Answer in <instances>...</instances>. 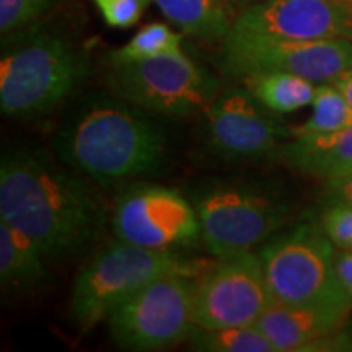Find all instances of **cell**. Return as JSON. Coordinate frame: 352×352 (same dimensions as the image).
I'll use <instances>...</instances> for the list:
<instances>
[{
  "label": "cell",
  "mask_w": 352,
  "mask_h": 352,
  "mask_svg": "<svg viewBox=\"0 0 352 352\" xmlns=\"http://www.w3.org/2000/svg\"><path fill=\"white\" fill-rule=\"evenodd\" d=\"M0 220L36 241L50 261L85 253L107 228L98 192L38 151H7L0 160Z\"/></svg>",
  "instance_id": "obj_1"
},
{
  "label": "cell",
  "mask_w": 352,
  "mask_h": 352,
  "mask_svg": "<svg viewBox=\"0 0 352 352\" xmlns=\"http://www.w3.org/2000/svg\"><path fill=\"white\" fill-rule=\"evenodd\" d=\"M57 157L94 182L114 184L153 173L165 155L164 134L138 107L118 100H90L54 138Z\"/></svg>",
  "instance_id": "obj_2"
},
{
  "label": "cell",
  "mask_w": 352,
  "mask_h": 352,
  "mask_svg": "<svg viewBox=\"0 0 352 352\" xmlns=\"http://www.w3.org/2000/svg\"><path fill=\"white\" fill-rule=\"evenodd\" d=\"M0 109L8 118L44 116L76 91L87 57L60 34L33 25L2 38Z\"/></svg>",
  "instance_id": "obj_3"
},
{
  "label": "cell",
  "mask_w": 352,
  "mask_h": 352,
  "mask_svg": "<svg viewBox=\"0 0 352 352\" xmlns=\"http://www.w3.org/2000/svg\"><path fill=\"white\" fill-rule=\"evenodd\" d=\"M212 264L118 240L96 254L74 280L70 320L85 334L144 285L162 276L201 277Z\"/></svg>",
  "instance_id": "obj_4"
},
{
  "label": "cell",
  "mask_w": 352,
  "mask_h": 352,
  "mask_svg": "<svg viewBox=\"0 0 352 352\" xmlns=\"http://www.w3.org/2000/svg\"><path fill=\"white\" fill-rule=\"evenodd\" d=\"M334 248L315 223H300L272 235L258 254L276 300L352 310V302L338 283Z\"/></svg>",
  "instance_id": "obj_5"
},
{
  "label": "cell",
  "mask_w": 352,
  "mask_h": 352,
  "mask_svg": "<svg viewBox=\"0 0 352 352\" xmlns=\"http://www.w3.org/2000/svg\"><path fill=\"white\" fill-rule=\"evenodd\" d=\"M201 241L215 259L253 252L287 222L289 208L266 189L236 182H214L192 191Z\"/></svg>",
  "instance_id": "obj_6"
},
{
  "label": "cell",
  "mask_w": 352,
  "mask_h": 352,
  "mask_svg": "<svg viewBox=\"0 0 352 352\" xmlns=\"http://www.w3.org/2000/svg\"><path fill=\"white\" fill-rule=\"evenodd\" d=\"M108 83L127 103L168 118L206 111L217 96V80L183 51L138 63L111 64Z\"/></svg>",
  "instance_id": "obj_7"
},
{
  "label": "cell",
  "mask_w": 352,
  "mask_h": 352,
  "mask_svg": "<svg viewBox=\"0 0 352 352\" xmlns=\"http://www.w3.org/2000/svg\"><path fill=\"white\" fill-rule=\"evenodd\" d=\"M196 279L183 274L162 276L132 294L108 315L113 341L131 351H162L188 340L196 327Z\"/></svg>",
  "instance_id": "obj_8"
},
{
  "label": "cell",
  "mask_w": 352,
  "mask_h": 352,
  "mask_svg": "<svg viewBox=\"0 0 352 352\" xmlns=\"http://www.w3.org/2000/svg\"><path fill=\"white\" fill-rule=\"evenodd\" d=\"M220 63L230 77L285 72L318 85L333 82L352 69V39L338 36L292 41L226 36Z\"/></svg>",
  "instance_id": "obj_9"
},
{
  "label": "cell",
  "mask_w": 352,
  "mask_h": 352,
  "mask_svg": "<svg viewBox=\"0 0 352 352\" xmlns=\"http://www.w3.org/2000/svg\"><path fill=\"white\" fill-rule=\"evenodd\" d=\"M111 227L118 240L171 252L201 240V223L191 199L176 189L151 183H134L114 201Z\"/></svg>",
  "instance_id": "obj_10"
},
{
  "label": "cell",
  "mask_w": 352,
  "mask_h": 352,
  "mask_svg": "<svg viewBox=\"0 0 352 352\" xmlns=\"http://www.w3.org/2000/svg\"><path fill=\"white\" fill-rule=\"evenodd\" d=\"M274 302L261 258L245 252L215 259L197 277L192 316L196 327L206 329L252 327Z\"/></svg>",
  "instance_id": "obj_11"
},
{
  "label": "cell",
  "mask_w": 352,
  "mask_h": 352,
  "mask_svg": "<svg viewBox=\"0 0 352 352\" xmlns=\"http://www.w3.org/2000/svg\"><path fill=\"white\" fill-rule=\"evenodd\" d=\"M285 126L252 95L233 87L206 108V140L215 155L227 160H258L277 152Z\"/></svg>",
  "instance_id": "obj_12"
},
{
  "label": "cell",
  "mask_w": 352,
  "mask_h": 352,
  "mask_svg": "<svg viewBox=\"0 0 352 352\" xmlns=\"http://www.w3.org/2000/svg\"><path fill=\"white\" fill-rule=\"evenodd\" d=\"M352 8L336 0H259L233 19L227 36L263 39H351Z\"/></svg>",
  "instance_id": "obj_13"
},
{
  "label": "cell",
  "mask_w": 352,
  "mask_h": 352,
  "mask_svg": "<svg viewBox=\"0 0 352 352\" xmlns=\"http://www.w3.org/2000/svg\"><path fill=\"white\" fill-rule=\"evenodd\" d=\"M351 310L274 302L256 321L276 352L320 351L336 344V336Z\"/></svg>",
  "instance_id": "obj_14"
},
{
  "label": "cell",
  "mask_w": 352,
  "mask_h": 352,
  "mask_svg": "<svg viewBox=\"0 0 352 352\" xmlns=\"http://www.w3.org/2000/svg\"><path fill=\"white\" fill-rule=\"evenodd\" d=\"M285 165L328 179L352 173V127L294 138L277 148Z\"/></svg>",
  "instance_id": "obj_15"
},
{
  "label": "cell",
  "mask_w": 352,
  "mask_h": 352,
  "mask_svg": "<svg viewBox=\"0 0 352 352\" xmlns=\"http://www.w3.org/2000/svg\"><path fill=\"white\" fill-rule=\"evenodd\" d=\"M47 261L36 241L0 220V284L3 292H36L50 279Z\"/></svg>",
  "instance_id": "obj_16"
},
{
  "label": "cell",
  "mask_w": 352,
  "mask_h": 352,
  "mask_svg": "<svg viewBox=\"0 0 352 352\" xmlns=\"http://www.w3.org/2000/svg\"><path fill=\"white\" fill-rule=\"evenodd\" d=\"M171 23L199 39H222L230 32L232 8L222 0H152Z\"/></svg>",
  "instance_id": "obj_17"
},
{
  "label": "cell",
  "mask_w": 352,
  "mask_h": 352,
  "mask_svg": "<svg viewBox=\"0 0 352 352\" xmlns=\"http://www.w3.org/2000/svg\"><path fill=\"white\" fill-rule=\"evenodd\" d=\"M243 82L254 98L276 114H289L308 107L316 91V83L285 72L258 74L243 78Z\"/></svg>",
  "instance_id": "obj_18"
},
{
  "label": "cell",
  "mask_w": 352,
  "mask_h": 352,
  "mask_svg": "<svg viewBox=\"0 0 352 352\" xmlns=\"http://www.w3.org/2000/svg\"><path fill=\"white\" fill-rule=\"evenodd\" d=\"M311 108H314L311 116L305 122L290 129L294 138L352 127V109L349 103L331 82L316 85Z\"/></svg>",
  "instance_id": "obj_19"
},
{
  "label": "cell",
  "mask_w": 352,
  "mask_h": 352,
  "mask_svg": "<svg viewBox=\"0 0 352 352\" xmlns=\"http://www.w3.org/2000/svg\"><path fill=\"white\" fill-rule=\"evenodd\" d=\"M188 342L192 349L202 352H276L256 324L219 329L195 327L189 333Z\"/></svg>",
  "instance_id": "obj_20"
},
{
  "label": "cell",
  "mask_w": 352,
  "mask_h": 352,
  "mask_svg": "<svg viewBox=\"0 0 352 352\" xmlns=\"http://www.w3.org/2000/svg\"><path fill=\"white\" fill-rule=\"evenodd\" d=\"M183 36L168 25L148 23L142 26L124 46L109 52V64H127L182 52Z\"/></svg>",
  "instance_id": "obj_21"
},
{
  "label": "cell",
  "mask_w": 352,
  "mask_h": 352,
  "mask_svg": "<svg viewBox=\"0 0 352 352\" xmlns=\"http://www.w3.org/2000/svg\"><path fill=\"white\" fill-rule=\"evenodd\" d=\"M60 0H0V33L3 36L36 25Z\"/></svg>",
  "instance_id": "obj_22"
},
{
  "label": "cell",
  "mask_w": 352,
  "mask_h": 352,
  "mask_svg": "<svg viewBox=\"0 0 352 352\" xmlns=\"http://www.w3.org/2000/svg\"><path fill=\"white\" fill-rule=\"evenodd\" d=\"M101 19L111 28L126 30L138 25L152 0H91Z\"/></svg>",
  "instance_id": "obj_23"
},
{
  "label": "cell",
  "mask_w": 352,
  "mask_h": 352,
  "mask_svg": "<svg viewBox=\"0 0 352 352\" xmlns=\"http://www.w3.org/2000/svg\"><path fill=\"white\" fill-rule=\"evenodd\" d=\"M320 226L338 250H352V206L329 204Z\"/></svg>",
  "instance_id": "obj_24"
},
{
  "label": "cell",
  "mask_w": 352,
  "mask_h": 352,
  "mask_svg": "<svg viewBox=\"0 0 352 352\" xmlns=\"http://www.w3.org/2000/svg\"><path fill=\"white\" fill-rule=\"evenodd\" d=\"M327 197L329 204H346L352 206V173L333 178L327 182Z\"/></svg>",
  "instance_id": "obj_25"
},
{
  "label": "cell",
  "mask_w": 352,
  "mask_h": 352,
  "mask_svg": "<svg viewBox=\"0 0 352 352\" xmlns=\"http://www.w3.org/2000/svg\"><path fill=\"white\" fill-rule=\"evenodd\" d=\"M334 267L342 292L352 302V250H340L334 258Z\"/></svg>",
  "instance_id": "obj_26"
},
{
  "label": "cell",
  "mask_w": 352,
  "mask_h": 352,
  "mask_svg": "<svg viewBox=\"0 0 352 352\" xmlns=\"http://www.w3.org/2000/svg\"><path fill=\"white\" fill-rule=\"evenodd\" d=\"M331 83L341 91L342 95H344V98L347 100V103H349V107L352 109V69L342 72L341 76L334 78Z\"/></svg>",
  "instance_id": "obj_27"
},
{
  "label": "cell",
  "mask_w": 352,
  "mask_h": 352,
  "mask_svg": "<svg viewBox=\"0 0 352 352\" xmlns=\"http://www.w3.org/2000/svg\"><path fill=\"white\" fill-rule=\"evenodd\" d=\"M222 2H226L227 6H230V7H233V6L246 7V6H252V3L259 2V0H222Z\"/></svg>",
  "instance_id": "obj_28"
},
{
  "label": "cell",
  "mask_w": 352,
  "mask_h": 352,
  "mask_svg": "<svg viewBox=\"0 0 352 352\" xmlns=\"http://www.w3.org/2000/svg\"><path fill=\"white\" fill-rule=\"evenodd\" d=\"M336 2H344V3H347V2H349V0H336Z\"/></svg>",
  "instance_id": "obj_29"
},
{
  "label": "cell",
  "mask_w": 352,
  "mask_h": 352,
  "mask_svg": "<svg viewBox=\"0 0 352 352\" xmlns=\"http://www.w3.org/2000/svg\"><path fill=\"white\" fill-rule=\"evenodd\" d=\"M347 6H349V7L352 8V0H349V2H347Z\"/></svg>",
  "instance_id": "obj_30"
},
{
  "label": "cell",
  "mask_w": 352,
  "mask_h": 352,
  "mask_svg": "<svg viewBox=\"0 0 352 352\" xmlns=\"http://www.w3.org/2000/svg\"><path fill=\"white\" fill-rule=\"evenodd\" d=\"M351 39H352V32H351Z\"/></svg>",
  "instance_id": "obj_31"
}]
</instances>
